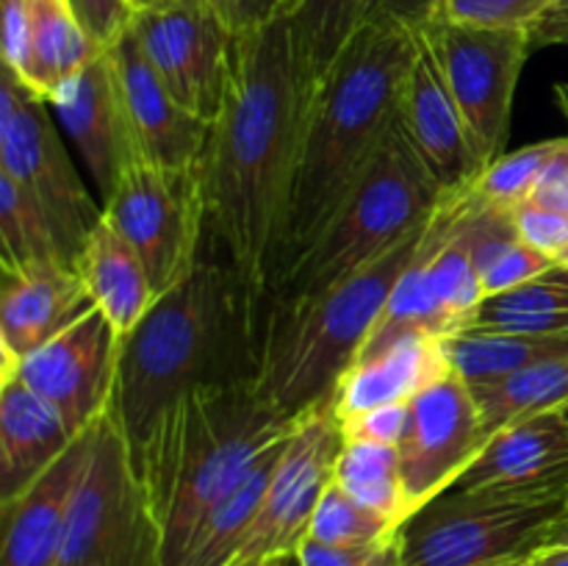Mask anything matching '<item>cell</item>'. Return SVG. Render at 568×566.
I'll use <instances>...</instances> for the list:
<instances>
[{"label": "cell", "mask_w": 568, "mask_h": 566, "mask_svg": "<svg viewBox=\"0 0 568 566\" xmlns=\"http://www.w3.org/2000/svg\"><path fill=\"white\" fill-rule=\"evenodd\" d=\"M297 566H405L403 530L377 544H325L305 538L297 549Z\"/></svg>", "instance_id": "8d00e7d4"}, {"label": "cell", "mask_w": 568, "mask_h": 566, "mask_svg": "<svg viewBox=\"0 0 568 566\" xmlns=\"http://www.w3.org/2000/svg\"><path fill=\"white\" fill-rule=\"evenodd\" d=\"M342 447L344 436L336 397L314 405L294 420L258 516L231 566L277 558L297 560V549L308 538L311 519L327 483L333 481Z\"/></svg>", "instance_id": "7c38bea8"}, {"label": "cell", "mask_w": 568, "mask_h": 566, "mask_svg": "<svg viewBox=\"0 0 568 566\" xmlns=\"http://www.w3.org/2000/svg\"><path fill=\"white\" fill-rule=\"evenodd\" d=\"M558 0H442L436 20L469 28H527L536 31Z\"/></svg>", "instance_id": "e575fe53"}, {"label": "cell", "mask_w": 568, "mask_h": 566, "mask_svg": "<svg viewBox=\"0 0 568 566\" xmlns=\"http://www.w3.org/2000/svg\"><path fill=\"white\" fill-rule=\"evenodd\" d=\"M31 61V0H3V67L26 75Z\"/></svg>", "instance_id": "60d3db41"}, {"label": "cell", "mask_w": 568, "mask_h": 566, "mask_svg": "<svg viewBox=\"0 0 568 566\" xmlns=\"http://www.w3.org/2000/svg\"><path fill=\"white\" fill-rule=\"evenodd\" d=\"M286 20L300 64L316 87L358 31L361 0H288Z\"/></svg>", "instance_id": "f546056e"}, {"label": "cell", "mask_w": 568, "mask_h": 566, "mask_svg": "<svg viewBox=\"0 0 568 566\" xmlns=\"http://www.w3.org/2000/svg\"><path fill=\"white\" fill-rule=\"evenodd\" d=\"M75 272L81 275L92 305L103 311L120 338H125L142 322L159 297L139 253L105 216L89 233L75 261Z\"/></svg>", "instance_id": "603a6c76"}, {"label": "cell", "mask_w": 568, "mask_h": 566, "mask_svg": "<svg viewBox=\"0 0 568 566\" xmlns=\"http://www.w3.org/2000/svg\"><path fill=\"white\" fill-rule=\"evenodd\" d=\"M311 92L286 17L236 33L231 89L211 122L197 175L209 231L227 250L261 320L281 264Z\"/></svg>", "instance_id": "6da1fadb"}, {"label": "cell", "mask_w": 568, "mask_h": 566, "mask_svg": "<svg viewBox=\"0 0 568 566\" xmlns=\"http://www.w3.org/2000/svg\"><path fill=\"white\" fill-rule=\"evenodd\" d=\"M292 425L255 394L253 377L200 386L166 411L133 461L161 525L164 566L181 564L209 511Z\"/></svg>", "instance_id": "277c9868"}, {"label": "cell", "mask_w": 568, "mask_h": 566, "mask_svg": "<svg viewBox=\"0 0 568 566\" xmlns=\"http://www.w3.org/2000/svg\"><path fill=\"white\" fill-rule=\"evenodd\" d=\"M288 433L277 438L272 447H266L250 466L247 475L209 511L178 566H231L236 560L239 549L258 516L261 503H264V494L270 488L272 472L281 461L283 447H286Z\"/></svg>", "instance_id": "d4e9b609"}, {"label": "cell", "mask_w": 568, "mask_h": 566, "mask_svg": "<svg viewBox=\"0 0 568 566\" xmlns=\"http://www.w3.org/2000/svg\"><path fill=\"white\" fill-rule=\"evenodd\" d=\"M288 0H225L222 20L233 33H247L286 17Z\"/></svg>", "instance_id": "7bdbcfd3"}, {"label": "cell", "mask_w": 568, "mask_h": 566, "mask_svg": "<svg viewBox=\"0 0 568 566\" xmlns=\"http://www.w3.org/2000/svg\"><path fill=\"white\" fill-rule=\"evenodd\" d=\"M558 264V259L530 247V244L521 242L519 236L505 239V242H499L497 247L488 250V253L477 261L486 297L525 286V283L536 281V277L547 275V272L555 270Z\"/></svg>", "instance_id": "d590c367"}, {"label": "cell", "mask_w": 568, "mask_h": 566, "mask_svg": "<svg viewBox=\"0 0 568 566\" xmlns=\"http://www.w3.org/2000/svg\"><path fill=\"white\" fill-rule=\"evenodd\" d=\"M483 416V431L491 438L527 416L564 411L568 405V355L541 361L503 381L469 386Z\"/></svg>", "instance_id": "83f0119b"}, {"label": "cell", "mask_w": 568, "mask_h": 566, "mask_svg": "<svg viewBox=\"0 0 568 566\" xmlns=\"http://www.w3.org/2000/svg\"><path fill=\"white\" fill-rule=\"evenodd\" d=\"M568 461V420L564 411L527 416L494 433L455 488L519 483Z\"/></svg>", "instance_id": "cb8c5ba5"}, {"label": "cell", "mask_w": 568, "mask_h": 566, "mask_svg": "<svg viewBox=\"0 0 568 566\" xmlns=\"http://www.w3.org/2000/svg\"><path fill=\"white\" fill-rule=\"evenodd\" d=\"M50 103L14 70L0 75V172L14 178L53 222L72 266L89 233L103 220V205L89 198L50 120Z\"/></svg>", "instance_id": "9c48e42d"}, {"label": "cell", "mask_w": 568, "mask_h": 566, "mask_svg": "<svg viewBox=\"0 0 568 566\" xmlns=\"http://www.w3.org/2000/svg\"><path fill=\"white\" fill-rule=\"evenodd\" d=\"M564 503L508 486L453 488L403 525L405 566H505L538 549Z\"/></svg>", "instance_id": "52a82bcc"}, {"label": "cell", "mask_w": 568, "mask_h": 566, "mask_svg": "<svg viewBox=\"0 0 568 566\" xmlns=\"http://www.w3.org/2000/svg\"><path fill=\"white\" fill-rule=\"evenodd\" d=\"M564 414H566V420H568V405H566V408H564Z\"/></svg>", "instance_id": "9f6ffc18"}, {"label": "cell", "mask_w": 568, "mask_h": 566, "mask_svg": "<svg viewBox=\"0 0 568 566\" xmlns=\"http://www.w3.org/2000/svg\"><path fill=\"white\" fill-rule=\"evenodd\" d=\"M55 566H164V538L131 449L105 414Z\"/></svg>", "instance_id": "ba28073f"}, {"label": "cell", "mask_w": 568, "mask_h": 566, "mask_svg": "<svg viewBox=\"0 0 568 566\" xmlns=\"http://www.w3.org/2000/svg\"><path fill=\"white\" fill-rule=\"evenodd\" d=\"M67 0H31V61L22 81L50 103L72 75L103 53Z\"/></svg>", "instance_id": "484cf974"}, {"label": "cell", "mask_w": 568, "mask_h": 566, "mask_svg": "<svg viewBox=\"0 0 568 566\" xmlns=\"http://www.w3.org/2000/svg\"><path fill=\"white\" fill-rule=\"evenodd\" d=\"M449 372L453 366L442 338L405 333L353 361L336 388V414L347 416L377 405L410 403Z\"/></svg>", "instance_id": "7402d4cb"}, {"label": "cell", "mask_w": 568, "mask_h": 566, "mask_svg": "<svg viewBox=\"0 0 568 566\" xmlns=\"http://www.w3.org/2000/svg\"><path fill=\"white\" fill-rule=\"evenodd\" d=\"M422 37L436 53L447 87L469 125L483 164L505 153L514 98L536 39L527 28H469L433 20Z\"/></svg>", "instance_id": "8fae6325"}, {"label": "cell", "mask_w": 568, "mask_h": 566, "mask_svg": "<svg viewBox=\"0 0 568 566\" xmlns=\"http://www.w3.org/2000/svg\"><path fill=\"white\" fill-rule=\"evenodd\" d=\"M333 483L353 494L369 508L381 511L397 525L410 519L408 499H405L403 464L399 447L369 442H344L333 469Z\"/></svg>", "instance_id": "4dcf8cb0"}, {"label": "cell", "mask_w": 568, "mask_h": 566, "mask_svg": "<svg viewBox=\"0 0 568 566\" xmlns=\"http://www.w3.org/2000/svg\"><path fill=\"white\" fill-rule=\"evenodd\" d=\"M103 216L136 250L155 294L181 283L203 259L209 220L197 172L133 161L103 200Z\"/></svg>", "instance_id": "30bf717a"}, {"label": "cell", "mask_w": 568, "mask_h": 566, "mask_svg": "<svg viewBox=\"0 0 568 566\" xmlns=\"http://www.w3.org/2000/svg\"><path fill=\"white\" fill-rule=\"evenodd\" d=\"M530 203L568 214V139H560L558 153L549 159L547 170L541 172L536 189H532Z\"/></svg>", "instance_id": "ee69618b"}, {"label": "cell", "mask_w": 568, "mask_h": 566, "mask_svg": "<svg viewBox=\"0 0 568 566\" xmlns=\"http://www.w3.org/2000/svg\"><path fill=\"white\" fill-rule=\"evenodd\" d=\"M131 31L172 98L211 125L233 75L236 33L225 20L194 3H166L133 9Z\"/></svg>", "instance_id": "4fadbf2b"}, {"label": "cell", "mask_w": 568, "mask_h": 566, "mask_svg": "<svg viewBox=\"0 0 568 566\" xmlns=\"http://www.w3.org/2000/svg\"><path fill=\"white\" fill-rule=\"evenodd\" d=\"M87 28L89 37L103 48H111L122 33L131 28L133 3L131 0H67Z\"/></svg>", "instance_id": "ab89813d"}, {"label": "cell", "mask_w": 568, "mask_h": 566, "mask_svg": "<svg viewBox=\"0 0 568 566\" xmlns=\"http://www.w3.org/2000/svg\"><path fill=\"white\" fill-rule=\"evenodd\" d=\"M410 403H388L377 408L358 411V414L338 416L344 442H369V444H392L399 447L408 427Z\"/></svg>", "instance_id": "74e56055"}, {"label": "cell", "mask_w": 568, "mask_h": 566, "mask_svg": "<svg viewBox=\"0 0 568 566\" xmlns=\"http://www.w3.org/2000/svg\"><path fill=\"white\" fill-rule=\"evenodd\" d=\"M120 344L103 311L89 309L59 336L0 372H14L70 422L72 431L83 433L109 414Z\"/></svg>", "instance_id": "9a60e30c"}, {"label": "cell", "mask_w": 568, "mask_h": 566, "mask_svg": "<svg viewBox=\"0 0 568 566\" xmlns=\"http://www.w3.org/2000/svg\"><path fill=\"white\" fill-rule=\"evenodd\" d=\"M560 264H564V266H568V250H566V253H564V255H560Z\"/></svg>", "instance_id": "db71d44e"}, {"label": "cell", "mask_w": 568, "mask_h": 566, "mask_svg": "<svg viewBox=\"0 0 568 566\" xmlns=\"http://www.w3.org/2000/svg\"><path fill=\"white\" fill-rule=\"evenodd\" d=\"M532 39H536V48H544V44H568V26H538L532 31Z\"/></svg>", "instance_id": "7dc6e473"}, {"label": "cell", "mask_w": 568, "mask_h": 566, "mask_svg": "<svg viewBox=\"0 0 568 566\" xmlns=\"http://www.w3.org/2000/svg\"><path fill=\"white\" fill-rule=\"evenodd\" d=\"M558 148L560 139H547V142L527 144L514 153H503L483 170V175L471 186V194L483 205L514 214L521 203L530 200L538 178L547 170L549 159L558 153Z\"/></svg>", "instance_id": "d6a6232c"}, {"label": "cell", "mask_w": 568, "mask_h": 566, "mask_svg": "<svg viewBox=\"0 0 568 566\" xmlns=\"http://www.w3.org/2000/svg\"><path fill=\"white\" fill-rule=\"evenodd\" d=\"M239 566H297L294 558H277V560H261V564H239Z\"/></svg>", "instance_id": "f5cc1de1"}, {"label": "cell", "mask_w": 568, "mask_h": 566, "mask_svg": "<svg viewBox=\"0 0 568 566\" xmlns=\"http://www.w3.org/2000/svg\"><path fill=\"white\" fill-rule=\"evenodd\" d=\"M555 100H558L560 111H564V117L568 120V83H555Z\"/></svg>", "instance_id": "681fc988"}, {"label": "cell", "mask_w": 568, "mask_h": 566, "mask_svg": "<svg viewBox=\"0 0 568 566\" xmlns=\"http://www.w3.org/2000/svg\"><path fill=\"white\" fill-rule=\"evenodd\" d=\"M98 425L83 431L70 449L20 497L0 505V566H55L72 497L92 464Z\"/></svg>", "instance_id": "ffe728a7"}, {"label": "cell", "mask_w": 568, "mask_h": 566, "mask_svg": "<svg viewBox=\"0 0 568 566\" xmlns=\"http://www.w3.org/2000/svg\"><path fill=\"white\" fill-rule=\"evenodd\" d=\"M519 566H568V547L536 549Z\"/></svg>", "instance_id": "f6af8a7d"}, {"label": "cell", "mask_w": 568, "mask_h": 566, "mask_svg": "<svg viewBox=\"0 0 568 566\" xmlns=\"http://www.w3.org/2000/svg\"><path fill=\"white\" fill-rule=\"evenodd\" d=\"M78 436L14 372H0V505L33 486Z\"/></svg>", "instance_id": "44dd1931"}, {"label": "cell", "mask_w": 568, "mask_h": 566, "mask_svg": "<svg viewBox=\"0 0 568 566\" xmlns=\"http://www.w3.org/2000/svg\"><path fill=\"white\" fill-rule=\"evenodd\" d=\"M0 242H3L0 264L61 261V264L72 266L42 205L6 172H0Z\"/></svg>", "instance_id": "1f68e13d"}, {"label": "cell", "mask_w": 568, "mask_h": 566, "mask_svg": "<svg viewBox=\"0 0 568 566\" xmlns=\"http://www.w3.org/2000/svg\"><path fill=\"white\" fill-rule=\"evenodd\" d=\"M194 3H197L200 9H209V11H214V14L222 17V6H225V0H194Z\"/></svg>", "instance_id": "816d5d0a"}, {"label": "cell", "mask_w": 568, "mask_h": 566, "mask_svg": "<svg viewBox=\"0 0 568 566\" xmlns=\"http://www.w3.org/2000/svg\"><path fill=\"white\" fill-rule=\"evenodd\" d=\"M449 366L469 386L503 381L541 361L568 355V333H499L469 331L444 342Z\"/></svg>", "instance_id": "4316f807"}, {"label": "cell", "mask_w": 568, "mask_h": 566, "mask_svg": "<svg viewBox=\"0 0 568 566\" xmlns=\"http://www.w3.org/2000/svg\"><path fill=\"white\" fill-rule=\"evenodd\" d=\"M133 9H148V6H166V3H194V0H131ZM197 6V3H194Z\"/></svg>", "instance_id": "f907efd6"}, {"label": "cell", "mask_w": 568, "mask_h": 566, "mask_svg": "<svg viewBox=\"0 0 568 566\" xmlns=\"http://www.w3.org/2000/svg\"><path fill=\"white\" fill-rule=\"evenodd\" d=\"M427 225L331 289L272 300L261 325L253 386L281 420L294 422L336 397L394 286L419 253Z\"/></svg>", "instance_id": "5b68a950"}, {"label": "cell", "mask_w": 568, "mask_h": 566, "mask_svg": "<svg viewBox=\"0 0 568 566\" xmlns=\"http://www.w3.org/2000/svg\"><path fill=\"white\" fill-rule=\"evenodd\" d=\"M514 564H516V560H514ZM505 566H508V564H505Z\"/></svg>", "instance_id": "6f0895ef"}, {"label": "cell", "mask_w": 568, "mask_h": 566, "mask_svg": "<svg viewBox=\"0 0 568 566\" xmlns=\"http://www.w3.org/2000/svg\"><path fill=\"white\" fill-rule=\"evenodd\" d=\"M541 26H568V0H558L541 20Z\"/></svg>", "instance_id": "c3c4849f"}, {"label": "cell", "mask_w": 568, "mask_h": 566, "mask_svg": "<svg viewBox=\"0 0 568 566\" xmlns=\"http://www.w3.org/2000/svg\"><path fill=\"white\" fill-rule=\"evenodd\" d=\"M510 216L521 242L560 261L568 250V214L527 200Z\"/></svg>", "instance_id": "f35d334b"}, {"label": "cell", "mask_w": 568, "mask_h": 566, "mask_svg": "<svg viewBox=\"0 0 568 566\" xmlns=\"http://www.w3.org/2000/svg\"><path fill=\"white\" fill-rule=\"evenodd\" d=\"M521 560H525V558H521ZM521 560H516V564H508V566H519V564H521Z\"/></svg>", "instance_id": "11a10c76"}, {"label": "cell", "mask_w": 568, "mask_h": 566, "mask_svg": "<svg viewBox=\"0 0 568 566\" xmlns=\"http://www.w3.org/2000/svg\"><path fill=\"white\" fill-rule=\"evenodd\" d=\"M416 37L419 31L394 22H364L311 92L277 277L333 220L386 148L399 120Z\"/></svg>", "instance_id": "3957f363"}, {"label": "cell", "mask_w": 568, "mask_h": 566, "mask_svg": "<svg viewBox=\"0 0 568 566\" xmlns=\"http://www.w3.org/2000/svg\"><path fill=\"white\" fill-rule=\"evenodd\" d=\"M471 327L499 333H568V266L558 264L525 286L486 297Z\"/></svg>", "instance_id": "f1b7e54d"}, {"label": "cell", "mask_w": 568, "mask_h": 566, "mask_svg": "<svg viewBox=\"0 0 568 566\" xmlns=\"http://www.w3.org/2000/svg\"><path fill=\"white\" fill-rule=\"evenodd\" d=\"M109 50L120 72L139 155L164 170L197 172L209 144V122L194 117L172 98L144 50L139 48L131 28Z\"/></svg>", "instance_id": "ac0fdd59"}, {"label": "cell", "mask_w": 568, "mask_h": 566, "mask_svg": "<svg viewBox=\"0 0 568 566\" xmlns=\"http://www.w3.org/2000/svg\"><path fill=\"white\" fill-rule=\"evenodd\" d=\"M50 109L67 128L72 144L81 150L105 200L114 192L122 172L142 159L111 50L105 48L98 59L72 75L50 100Z\"/></svg>", "instance_id": "e0dca14e"}, {"label": "cell", "mask_w": 568, "mask_h": 566, "mask_svg": "<svg viewBox=\"0 0 568 566\" xmlns=\"http://www.w3.org/2000/svg\"><path fill=\"white\" fill-rule=\"evenodd\" d=\"M399 131L447 194L469 192L486 170L436 53L422 33L399 94Z\"/></svg>", "instance_id": "2e32d148"}, {"label": "cell", "mask_w": 568, "mask_h": 566, "mask_svg": "<svg viewBox=\"0 0 568 566\" xmlns=\"http://www.w3.org/2000/svg\"><path fill=\"white\" fill-rule=\"evenodd\" d=\"M399 530L403 525L364 505L331 481L314 511L308 538L325 544H377L394 538Z\"/></svg>", "instance_id": "836d02e7"}, {"label": "cell", "mask_w": 568, "mask_h": 566, "mask_svg": "<svg viewBox=\"0 0 568 566\" xmlns=\"http://www.w3.org/2000/svg\"><path fill=\"white\" fill-rule=\"evenodd\" d=\"M447 198L403 137L397 120L386 148L353 194L277 277L270 303L308 297L344 281L425 228Z\"/></svg>", "instance_id": "8992f818"}, {"label": "cell", "mask_w": 568, "mask_h": 566, "mask_svg": "<svg viewBox=\"0 0 568 566\" xmlns=\"http://www.w3.org/2000/svg\"><path fill=\"white\" fill-rule=\"evenodd\" d=\"M258 325L264 320L233 264L205 255L181 283L155 297L122 338L109 405L133 461L166 411L189 392L255 377Z\"/></svg>", "instance_id": "7a4b0ae2"}, {"label": "cell", "mask_w": 568, "mask_h": 566, "mask_svg": "<svg viewBox=\"0 0 568 566\" xmlns=\"http://www.w3.org/2000/svg\"><path fill=\"white\" fill-rule=\"evenodd\" d=\"M486 442L475 394L455 372L416 394L410 400L408 427L399 442L410 516L442 494L453 492Z\"/></svg>", "instance_id": "5bb4252c"}, {"label": "cell", "mask_w": 568, "mask_h": 566, "mask_svg": "<svg viewBox=\"0 0 568 566\" xmlns=\"http://www.w3.org/2000/svg\"><path fill=\"white\" fill-rule=\"evenodd\" d=\"M0 370L14 366L94 309L81 275L61 261L0 264Z\"/></svg>", "instance_id": "d6986e66"}, {"label": "cell", "mask_w": 568, "mask_h": 566, "mask_svg": "<svg viewBox=\"0 0 568 566\" xmlns=\"http://www.w3.org/2000/svg\"><path fill=\"white\" fill-rule=\"evenodd\" d=\"M544 547H568V511L552 522L538 538V549Z\"/></svg>", "instance_id": "bcb514c9"}, {"label": "cell", "mask_w": 568, "mask_h": 566, "mask_svg": "<svg viewBox=\"0 0 568 566\" xmlns=\"http://www.w3.org/2000/svg\"><path fill=\"white\" fill-rule=\"evenodd\" d=\"M442 0H361V26L364 22H394L408 31H422L438 14Z\"/></svg>", "instance_id": "b9f144b4"}]
</instances>
